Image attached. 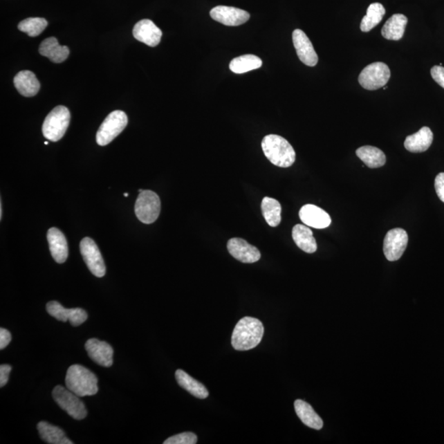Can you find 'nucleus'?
<instances>
[{"label":"nucleus","instance_id":"nucleus-19","mask_svg":"<svg viewBox=\"0 0 444 444\" xmlns=\"http://www.w3.org/2000/svg\"><path fill=\"white\" fill-rule=\"evenodd\" d=\"M434 134L429 127L421 128L417 133L407 137L405 140V148L413 154H419L427 151L432 145Z\"/></svg>","mask_w":444,"mask_h":444},{"label":"nucleus","instance_id":"nucleus-15","mask_svg":"<svg viewBox=\"0 0 444 444\" xmlns=\"http://www.w3.org/2000/svg\"><path fill=\"white\" fill-rule=\"evenodd\" d=\"M85 349L94 362L103 367H111L113 364L114 350L110 344L91 338L85 344Z\"/></svg>","mask_w":444,"mask_h":444},{"label":"nucleus","instance_id":"nucleus-11","mask_svg":"<svg viewBox=\"0 0 444 444\" xmlns=\"http://www.w3.org/2000/svg\"><path fill=\"white\" fill-rule=\"evenodd\" d=\"M210 16L213 20L225 26H232V27L246 24L250 17L249 12L241 10V8L229 6L213 8L210 12Z\"/></svg>","mask_w":444,"mask_h":444},{"label":"nucleus","instance_id":"nucleus-36","mask_svg":"<svg viewBox=\"0 0 444 444\" xmlns=\"http://www.w3.org/2000/svg\"><path fill=\"white\" fill-rule=\"evenodd\" d=\"M12 340L11 333L6 329H0V349L8 346Z\"/></svg>","mask_w":444,"mask_h":444},{"label":"nucleus","instance_id":"nucleus-4","mask_svg":"<svg viewBox=\"0 0 444 444\" xmlns=\"http://www.w3.org/2000/svg\"><path fill=\"white\" fill-rule=\"evenodd\" d=\"M71 123V112L67 107L59 106L52 110L42 125L44 137L51 142H58L64 136Z\"/></svg>","mask_w":444,"mask_h":444},{"label":"nucleus","instance_id":"nucleus-23","mask_svg":"<svg viewBox=\"0 0 444 444\" xmlns=\"http://www.w3.org/2000/svg\"><path fill=\"white\" fill-rule=\"evenodd\" d=\"M407 23V17L403 15L391 16L382 28V37L390 41L400 40L403 37Z\"/></svg>","mask_w":444,"mask_h":444},{"label":"nucleus","instance_id":"nucleus-17","mask_svg":"<svg viewBox=\"0 0 444 444\" xmlns=\"http://www.w3.org/2000/svg\"><path fill=\"white\" fill-rule=\"evenodd\" d=\"M299 219L304 224L315 229H325L331 225V217L324 209L306 204L300 209Z\"/></svg>","mask_w":444,"mask_h":444},{"label":"nucleus","instance_id":"nucleus-32","mask_svg":"<svg viewBox=\"0 0 444 444\" xmlns=\"http://www.w3.org/2000/svg\"><path fill=\"white\" fill-rule=\"evenodd\" d=\"M197 441V435L191 432H185L167 438L164 444H196Z\"/></svg>","mask_w":444,"mask_h":444},{"label":"nucleus","instance_id":"nucleus-37","mask_svg":"<svg viewBox=\"0 0 444 444\" xmlns=\"http://www.w3.org/2000/svg\"><path fill=\"white\" fill-rule=\"evenodd\" d=\"M3 216V207H2V202L0 203V219H2Z\"/></svg>","mask_w":444,"mask_h":444},{"label":"nucleus","instance_id":"nucleus-28","mask_svg":"<svg viewBox=\"0 0 444 444\" xmlns=\"http://www.w3.org/2000/svg\"><path fill=\"white\" fill-rule=\"evenodd\" d=\"M386 10L380 3H373L370 4L367 10V14L363 17L360 24V29L364 33L370 32L384 19Z\"/></svg>","mask_w":444,"mask_h":444},{"label":"nucleus","instance_id":"nucleus-38","mask_svg":"<svg viewBox=\"0 0 444 444\" xmlns=\"http://www.w3.org/2000/svg\"><path fill=\"white\" fill-rule=\"evenodd\" d=\"M128 195H129V194H128L127 193H125V194H124V197H128Z\"/></svg>","mask_w":444,"mask_h":444},{"label":"nucleus","instance_id":"nucleus-14","mask_svg":"<svg viewBox=\"0 0 444 444\" xmlns=\"http://www.w3.org/2000/svg\"><path fill=\"white\" fill-rule=\"evenodd\" d=\"M228 249L234 259L243 263H254L261 259L259 250L241 238L230 239Z\"/></svg>","mask_w":444,"mask_h":444},{"label":"nucleus","instance_id":"nucleus-12","mask_svg":"<svg viewBox=\"0 0 444 444\" xmlns=\"http://www.w3.org/2000/svg\"><path fill=\"white\" fill-rule=\"evenodd\" d=\"M48 313L55 319L65 322L69 321L74 326H80L88 320V313L80 308H65L57 302H50L46 304Z\"/></svg>","mask_w":444,"mask_h":444},{"label":"nucleus","instance_id":"nucleus-3","mask_svg":"<svg viewBox=\"0 0 444 444\" xmlns=\"http://www.w3.org/2000/svg\"><path fill=\"white\" fill-rule=\"evenodd\" d=\"M98 382V378L95 373L80 364H74L69 367L65 378L67 389L78 397L97 394Z\"/></svg>","mask_w":444,"mask_h":444},{"label":"nucleus","instance_id":"nucleus-22","mask_svg":"<svg viewBox=\"0 0 444 444\" xmlns=\"http://www.w3.org/2000/svg\"><path fill=\"white\" fill-rule=\"evenodd\" d=\"M295 410L300 420L308 427L320 430L323 428L324 421L320 416L313 410L310 404L302 400H296Z\"/></svg>","mask_w":444,"mask_h":444},{"label":"nucleus","instance_id":"nucleus-20","mask_svg":"<svg viewBox=\"0 0 444 444\" xmlns=\"http://www.w3.org/2000/svg\"><path fill=\"white\" fill-rule=\"evenodd\" d=\"M39 52L42 56L49 59L52 62L55 64L63 63L68 57V47L59 46L57 39L50 37L42 41Z\"/></svg>","mask_w":444,"mask_h":444},{"label":"nucleus","instance_id":"nucleus-10","mask_svg":"<svg viewBox=\"0 0 444 444\" xmlns=\"http://www.w3.org/2000/svg\"><path fill=\"white\" fill-rule=\"evenodd\" d=\"M408 243V234L402 228H395L387 233L384 241V252L386 259L390 262L398 261L406 250Z\"/></svg>","mask_w":444,"mask_h":444},{"label":"nucleus","instance_id":"nucleus-8","mask_svg":"<svg viewBox=\"0 0 444 444\" xmlns=\"http://www.w3.org/2000/svg\"><path fill=\"white\" fill-rule=\"evenodd\" d=\"M391 72L389 66L382 62L372 63L365 67L359 76V84L364 89L378 90L389 81Z\"/></svg>","mask_w":444,"mask_h":444},{"label":"nucleus","instance_id":"nucleus-35","mask_svg":"<svg viewBox=\"0 0 444 444\" xmlns=\"http://www.w3.org/2000/svg\"><path fill=\"white\" fill-rule=\"evenodd\" d=\"M12 367L10 364H1L0 367V387H3L6 385Z\"/></svg>","mask_w":444,"mask_h":444},{"label":"nucleus","instance_id":"nucleus-7","mask_svg":"<svg viewBox=\"0 0 444 444\" xmlns=\"http://www.w3.org/2000/svg\"><path fill=\"white\" fill-rule=\"evenodd\" d=\"M52 395L58 406L73 419L80 420L88 415L84 403L72 391L64 389L62 386H57L52 391Z\"/></svg>","mask_w":444,"mask_h":444},{"label":"nucleus","instance_id":"nucleus-16","mask_svg":"<svg viewBox=\"0 0 444 444\" xmlns=\"http://www.w3.org/2000/svg\"><path fill=\"white\" fill-rule=\"evenodd\" d=\"M133 34L136 40L151 47L158 46L163 37L162 30L149 19L139 21L134 26Z\"/></svg>","mask_w":444,"mask_h":444},{"label":"nucleus","instance_id":"nucleus-29","mask_svg":"<svg viewBox=\"0 0 444 444\" xmlns=\"http://www.w3.org/2000/svg\"><path fill=\"white\" fill-rule=\"evenodd\" d=\"M263 61L258 56L245 55L234 58L230 63V69L234 73L242 74L262 67Z\"/></svg>","mask_w":444,"mask_h":444},{"label":"nucleus","instance_id":"nucleus-27","mask_svg":"<svg viewBox=\"0 0 444 444\" xmlns=\"http://www.w3.org/2000/svg\"><path fill=\"white\" fill-rule=\"evenodd\" d=\"M37 429L41 438L47 443L73 444L64 431L57 426L52 425L46 421H41L37 425Z\"/></svg>","mask_w":444,"mask_h":444},{"label":"nucleus","instance_id":"nucleus-33","mask_svg":"<svg viewBox=\"0 0 444 444\" xmlns=\"http://www.w3.org/2000/svg\"><path fill=\"white\" fill-rule=\"evenodd\" d=\"M434 187L438 197L444 203V173L438 174L435 178Z\"/></svg>","mask_w":444,"mask_h":444},{"label":"nucleus","instance_id":"nucleus-18","mask_svg":"<svg viewBox=\"0 0 444 444\" xmlns=\"http://www.w3.org/2000/svg\"><path fill=\"white\" fill-rule=\"evenodd\" d=\"M47 239L55 262L64 263L68 256V242L64 234L58 228H52L48 230Z\"/></svg>","mask_w":444,"mask_h":444},{"label":"nucleus","instance_id":"nucleus-30","mask_svg":"<svg viewBox=\"0 0 444 444\" xmlns=\"http://www.w3.org/2000/svg\"><path fill=\"white\" fill-rule=\"evenodd\" d=\"M262 212L265 220L272 228H277L281 221V206L277 200L265 197L262 201Z\"/></svg>","mask_w":444,"mask_h":444},{"label":"nucleus","instance_id":"nucleus-24","mask_svg":"<svg viewBox=\"0 0 444 444\" xmlns=\"http://www.w3.org/2000/svg\"><path fill=\"white\" fill-rule=\"evenodd\" d=\"M293 238L296 246L300 250L308 252V254H313L317 250V243L315 237H313L312 230L306 225H295L293 230Z\"/></svg>","mask_w":444,"mask_h":444},{"label":"nucleus","instance_id":"nucleus-21","mask_svg":"<svg viewBox=\"0 0 444 444\" xmlns=\"http://www.w3.org/2000/svg\"><path fill=\"white\" fill-rule=\"evenodd\" d=\"M14 82L17 91L26 98L34 97L41 88L40 82L35 73L29 71H24L17 73Z\"/></svg>","mask_w":444,"mask_h":444},{"label":"nucleus","instance_id":"nucleus-13","mask_svg":"<svg viewBox=\"0 0 444 444\" xmlns=\"http://www.w3.org/2000/svg\"><path fill=\"white\" fill-rule=\"evenodd\" d=\"M293 39L299 60L307 66L315 67L319 61V57L307 35L302 30L295 29L293 34Z\"/></svg>","mask_w":444,"mask_h":444},{"label":"nucleus","instance_id":"nucleus-9","mask_svg":"<svg viewBox=\"0 0 444 444\" xmlns=\"http://www.w3.org/2000/svg\"><path fill=\"white\" fill-rule=\"evenodd\" d=\"M80 251L91 272L98 277H104L106 274V265L101 251L93 239L89 237L82 239L80 243Z\"/></svg>","mask_w":444,"mask_h":444},{"label":"nucleus","instance_id":"nucleus-25","mask_svg":"<svg viewBox=\"0 0 444 444\" xmlns=\"http://www.w3.org/2000/svg\"><path fill=\"white\" fill-rule=\"evenodd\" d=\"M176 378L178 385L188 391L194 397L199 399H205L208 397L209 393L206 387L201 382L195 380L184 370L178 369L176 372Z\"/></svg>","mask_w":444,"mask_h":444},{"label":"nucleus","instance_id":"nucleus-34","mask_svg":"<svg viewBox=\"0 0 444 444\" xmlns=\"http://www.w3.org/2000/svg\"><path fill=\"white\" fill-rule=\"evenodd\" d=\"M431 76L439 86L444 89V68L441 66H434L431 68Z\"/></svg>","mask_w":444,"mask_h":444},{"label":"nucleus","instance_id":"nucleus-6","mask_svg":"<svg viewBox=\"0 0 444 444\" xmlns=\"http://www.w3.org/2000/svg\"><path fill=\"white\" fill-rule=\"evenodd\" d=\"M160 212L159 196L151 190H143L139 193L135 203V214L138 219L145 224L154 223L158 220Z\"/></svg>","mask_w":444,"mask_h":444},{"label":"nucleus","instance_id":"nucleus-2","mask_svg":"<svg viewBox=\"0 0 444 444\" xmlns=\"http://www.w3.org/2000/svg\"><path fill=\"white\" fill-rule=\"evenodd\" d=\"M264 155L277 167L287 168L295 162V151L290 142L279 135L270 134L262 142Z\"/></svg>","mask_w":444,"mask_h":444},{"label":"nucleus","instance_id":"nucleus-39","mask_svg":"<svg viewBox=\"0 0 444 444\" xmlns=\"http://www.w3.org/2000/svg\"><path fill=\"white\" fill-rule=\"evenodd\" d=\"M45 145H48V142H45Z\"/></svg>","mask_w":444,"mask_h":444},{"label":"nucleus","instance_id":"nucleus-1","mask_svg":"<svg viewBox=\"0 0 444 444\" xmlns=\"http://www.w3.org/2000/svg\"><path fill=\"white\" fill-rule=\"evenodd\" d=\"M263 333L262 322L255 317H243L233 331L232 346L237 351L254 349L262 341Z\"/></svg>","mask_w":444,"mask_h":444},{"label":"nucleus","instance_id":"nucleus-26","mask_svg":"<svg viewBox=\"0 0 444 444\" xmlns=\"http://www.w3.org/2000/svg\"><path fill=\"white\" fill-rule=\"evenodd\" d=\"M356 156L367 165L369 168L376 169L384 167L386 163L385 152L380 148L372 146H364L356 150Z\"/></svg>","mask_w":444,"mask_h":444},{"label":"nucleus","instance_id":"nucleus-31","mask_svg":"<svg viewBox=\"0 0 444 444\" xmlns=\"http://www.w3.org/2000/svg\"><path fill=\"white\" fill-rule=\"evenodd\" d=\"M48 26V21L42 17H29L21 21L19 24V30L27 33L29 37H35L43 33Z\"/></svg>","mask_w":444,"mask_h":444},{"label":"nucleus","instance_id":"nucleus-5","mask_svg":"<svg viewBox=\"0 0 444 444\" xmlns=\"http://www.w3.org/2000/svg\"><path fill=\"white\" fill-rule=\"evenodd\" d=\"M128 124V117L122 111H115L109 115L98 129L97 142L100 146H107L118 137Z\"/></svg>","mask_w":444,"mask_h":444}]
</instances>
